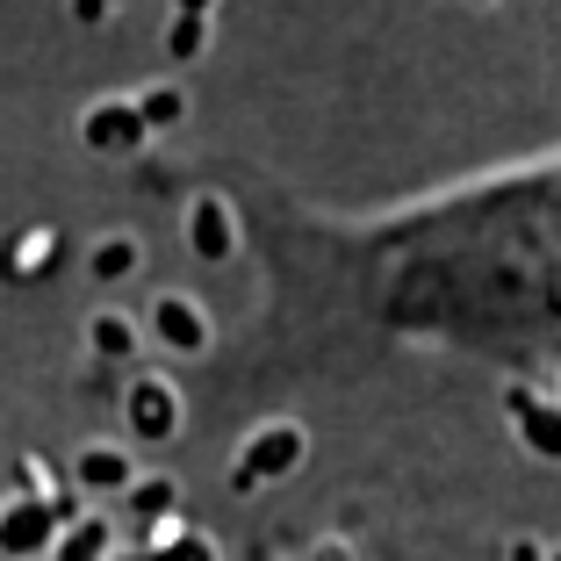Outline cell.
<instances>
[{
	"mask_svg": "<svg viewBox=\"0 0 561 561\" xmlns=\"http://www.w3.org/2000/svg\"><path fill=\"white\" fill-rule=\"evenodd\" d=\"M302 425H288V417H274V425H260L245 439V454L231 461V482L238 490H266V482H280V476H296L302 468Z\"/></svg>",
	"mask_w": 561,
	"mask_h": 561,
	"instance_id": "6da1fadb",
	"label": "cell"
},
{
	"mask_svg": "<svg viewBox=\"0 0 561 561\" xmlns=\"http://www.w3.org/2000/svg\"><path fill=\"white\" fill-rule=\"evenodd\" d=\"M123 417H130V439L137 446H165L173 432H181L187 403H181V389H173L165 375H137L130 389H123Z\"/></svg>",
	"mask_w": 561,
	"mask_h": 561,
	"instance_id": "7a4b0ae2",
	"label": "cell"
},
{
	"mask_svg": "<svg viewBox=\"0 0 561 561\" xmlns=\"http://www.w3.org/2000/svg\"><path fill=\"white\" fill-rule=\"evenodd\" d=\"M151 339H159L165 353H181V360H195V353H209V310H202L195 296H181V288H159L145 310Z\"/></svg>",
	"mask_w": 561,
	"mask_h": 561,
	"instance_id": "3957f363",
	"label": "cell"
},
{
	"mask_svg": "<svg viewBox=\"0 0 561 561\" xmlns=\"http://www.w3.org/2000/svg\"><path fill=\"white\" fill-rule=\"evenodd\" d=\"M181 231H187V252L216 266V260H231V252H238V209H231V202H216V195H195Z\"/></svg>",
	"mask_w": 561,
	"mask_h": 561,
	"instance_id": "277c9868",
	"label": "cell"
},
{
	"mask_svg": "<svg viewBox=\"0 0 561 561\" xmlns=\"http://www.w3.org/2000/svg\"><path fill=\"white\" fill-rule=\"evenodd\" d=\"M72 482L94 496H123L137 482V446H116V439H94L72 454Z\"/></svg>",
	"mask_w": 561,
	"mask_h": 561,
	"instance_id": "5b68a950",
	"label": "cell"
},
{
	"mask_svg": "<svg viewBox=\"0 0 561 561\" xmlns=\"http://www.w3.org/2000/svg\"><path fill=\"white\" fill-rule=\"evenodd\" d=\"M512 425L526 432V446L540 454V461H561V397L540 403L533 389H512Z\"/></svg>",
	"mask_w": 561,
	"mask_h": 561,
	"instance_id": "8992f818",
	"label": "cell"
},
{
	"mask_svg": "<svg viewBox=\"0 0 561 561\" xmlns=\"http://www.w3.org/2000/svg\"><path fill=\"white\" fill-rule=\"evenodd\" d=\"M145 339H151V331H137L130 310H94V317H87V346H94L101 360H137Z\"/></svg>",
	"mask_w": 561,
	"mask_h": 561,
	"instance_id": "52a82bcc",
	"label": "cell"
},
{
	"mask_svg": "<svg viewBox=\"0 0 561 561\" xmlns=\"http://www.w3.org/2000/svg\"><path fill=\"white\" fill-rule=\"evenodd\" d=\"M123 512L145 518V526H165V518H181V482L173 476H137L123 490Z\"/></svg>",
	"mask_w": 561,
	"mask_h": 561,
	"instance_id": "ba28073f",
	"label": "cell"
},
{
	"mask_svg": "<svg viewBox=\"0 0 561 561\" xmlns=\"http://www.w3.org/2000/svg\"><path fill=\"white\" fill-rule=\"evenodd\" d=\"M137 266H145V245H137L130 231H108L94 252H87V274H94V280H130Z\"/></svg>",
	"mask_w": 561,
	"mask_h": 561,
	"instance_id": "9c48e42d",
	"label": "cell"
},
{
	"mask_svg": "<svg viewBox=\"0 0 561 561\" xmlns=\"http://www.w3.org/2000/svg\"><path fill=\"white\" fill-rule=\"evenodd\" d=\"M101 554H108V518L80 512V518H72V533L58 540V561H101Z\"/></svg>",
	"mask_w": 561,
	"mask_h": 561,
	"instance_id": "30bf717a",
	"label": "cell"
},
{
	"mask_svg": "<svg viewBox=\"0 0 561 561\" xmlns=\"http://www.w3.org/2000/svg\"><path fill=\"white\" fill-rule=\"evenodd\" d=\"M0 547H8V554H36V547H50V518H44V504H30L22 518H8V526H0Z\"/></svg>",
	"mask_w": 561,
	"mask_h": 561,
	"instance_id": "8fae6325",
	"label": "cell"
},
{
	"mask_svg": "<svg viewBox=\"0 0 561 561\" xmlns=\"http://www.w3.org/2000/svg\"><path fill=\"white\" fill-rule=\"evenodd\" d=\"M187 108H181V87H159V94H145V123L151 130H165V123H181Z\"/></svg>",
	"mask_w": 561,
	"mask_h": 561,
	"instance_id": "7c38bea8",
	"label": "cell"
},
{
	"mask_svg": "<svg viewBox=\"0 0 561 561\" xmlns=\"http://www.w3.org/2000/svg\"><path fill=\"white\" fill-rule=\"evenodd\" d=\"M187 58H202V15L173 22V66H187Z\"/></svg>",
	"mask_w": 561,
	"mask_h": 561,
	"instance_id": "4fadbf2b",
	"label": "cell"
},
{
	"mask_svg": "<svg viewBox=\"0 0 561 561\" xmlns=\"http://www.w3.org/2000/svg\"><path fill=\"white\" fill-rule=\"evenodd\" d=\"M151 554H159V561H216L209 547H202V540H187V533H181L173 547H151Z\"/></svg>",
	"mask_w": 561,
	"mask_h": 561,
	"instance_id": "5bb4252c",
	"label": "cell"
},
{
	"mask_svg": "<svg viewBox=\"0 0 561 561\" xmlns=\"http://www.w3.org/2000/svg\"><path fill=\"white\" fill-rule=\"evenodd\" d=\"M512 561H547V547L540 540H512Z\"/></svg>",
	"mask_w": 561,
	"mask_h": 561,
	"instance_id": "9a60e30c",
	"label": "cell"
},
{
	"mask_svg": "<svg viewBox=\"0 0 561 561\" xmlns=\"http://www.w3.org/2000/svg\"><path fill=\"white\" fill-rule=\"evenodd\" d=\"M116 8H123V0H80V15H87V22H94V15H116Z\"/></svg>",
	"mask_w": 561,
	"mask_h": 561,
	"instance_id": "2e32d148",
	"label": "cell"
},
{
	"mask_svg": "<svg viewBox=\"0 0 561 561\" xmlns=\"http://www.w3.org/2000/svg\"><path fill=\"white\" fill-rule=\"evenodd\" d=\"M123 561H159V554H151V547H137V554H123Z\"/></svg>",
	"mask_w": 561,
	"mask_h": 561,
	"instance_id": "e0dca14e",
	"label": "cell"
},
{
	"mask_svg": "<svg viewBox=\"0 0 561 561\" xmlns=\"http://www.w3.org/2000/svg\"><path fill=\"white\" fill-rule=\"evenodd\" d=\"M547 561H561V540H554V547H547Z\"/></svg>",
	"mask_w": 561,
	"mask_h": 561,
	"instance_id": "ac0fdd59",
	"label": "cell"
},
{
	"mask_svg": "<svg viewBox=\"0 0 561 561\" xmlns=\"http://www.w3.org/2000/svg\"><path fill=\"white\" fill-rule=\"evenodd\" d=\"M187 8H209V0H187Z\"/></svg>",
	"mask_w": 561,
	"mask_h": 561,
	"instance_id": "d6986e66",
	"label": "cell"
}]
</instances>
